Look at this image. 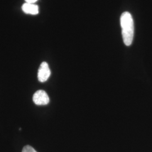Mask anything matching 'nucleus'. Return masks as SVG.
<instances>
[{
    "label": "nucleus",
    "mask_w": 152,
    "mask_h": 152,
    "mask_svg": "<svg viewBox=\"0 0 152 152\" xmlns=\"http://www.w3.org/2000/svg\"><path fill=\"white\" fill-rule=\"evenodd\" d=\"M120 23L124 42L126 46H130L134 36V23L130 13L123 12L121 16Z\"/></svg>",
    "instance_id": "obj_1"
},
{
    "label": "nucleus",
    "mask_w": 152,
    "mask_h": 152,
    "mask_svg": "<svg viewBox=\"0 0 152 152\" xmlns=\"http://www.w3.org/2000/svg\"><path fill=\"white\" fill-rule=\"evenodd\" d=\"M34 103L37 105H47L50 102V99L48 94L44 90H38L33 96Z\"/></svg>",
    "instance_id": "obj_2"
},
{
    "label": "nucleus",
    "mask_w": 152,
    "mask_h": 152,
    "mask_svg": "<svg viewBox=\"0 0 152 152\" xmlns=\"http://www.w3.org/2000/svg\"><path fill=\"white\" fill-rule=\"evenodd\" d=\"M51 75V71L46 62H42L38 71V80L41 82L46 81Z\"/></svg>",
    "instance_id": "obj_3"
},
{
    "label": "nucleus",
    "mask_w": 152,
    "mask_h": 152,
    "mask_svg": "<svg viewBox=\"0 0 152 152\" xmlns=\"http://www.w3.org/2000/svg\"><path fill=\"white\" fill-rule=\"evenodd\" d=\"M22 10L26 14L31 15H37L39 12L38 6L34 4L25 3L22 6Z\"/></svg>",
    "instance_id": "obj_4"
},
{
    "label": "nucleus",
    "mask_w": 152,
    "mask_h": 152,
    "mask_svg": "<svg viewBox=\"0 0 152 152\" xmlns=\"http://www.w3.org/2000/svg\"><path fill=\"white\" fill-rule=\"evenodd\" d=\"M22 152H37L33 147L30 145H26L23 148Z\"/></svg>",
    "instance_id": "obj_5"
},
{
    "label": "nucleus",
    "mask_w": 152,
    "mask_h": 152,
    "mask_svg": "<svg viewBox=\"0 0 152 152\" xmlns=\"http://www.w3.org/2000/svg\"><path fill=\"white\" fill-rule=\"evenodd\" d=\"M38 0H25L26 2L28 3V4H34Z\"/></svg>",
    "instance_id": "obj_6"
}]
</instances>
